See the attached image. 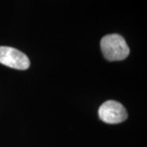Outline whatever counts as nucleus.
I'll use <instances>...</instances> for the list:
<instances>
[{"label": "nucleus", "instance_id": "1", "mask_svg": "<svg viewBox=\"0 0 147 147\" xmlns=\"http://www.w3.org/2000/svg\"><path fill=\"white\" fill-rule=\"evenodd\" d=\"M103 56L110 61H123L129 55L130 50L125 39L118 34H107L100 40Z\"/></svg>", "mask_w": 147, "mask_h": 147}, {"label": "nucleus", "instance_id": "3", "mask_svg": "<svg viewBox=\"0 0 147 147\" xmlns=\"http://www.w3.org/2000/svg\"><path fill=\"white\" fill-rule=\"evenodd\" d=\"M0 63L10 68L25 70L30 67V60L25 53L16 48L0 46Z\"/></svg>", "mask_w": 147, "mask_h": 147}, {"label": "nucleus", "instance_id": "2", "mask_svg": "<svg viewBox=\"0 0 147 147\" xmlns=\"http://www.w3.org/2000/svg\"><path fill=\"white\" fill-rule=\"evenodd\" d=\"M98 115L106 123H120L127 119V112L124 106L115 100H107L100 105Z\"/></svg>", "mask_w": 147, "mask_h": 147}]
</instances>
